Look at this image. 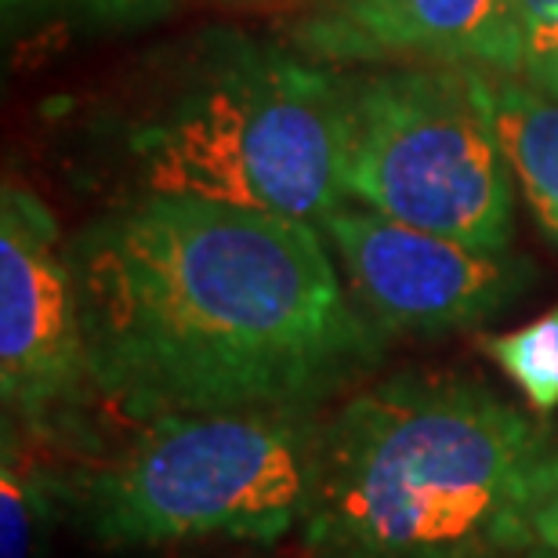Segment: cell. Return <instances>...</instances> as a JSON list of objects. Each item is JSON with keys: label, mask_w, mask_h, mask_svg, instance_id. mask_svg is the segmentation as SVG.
I'll list each match as a JSON object with an SVG mask.
<instances>
[{"label": "cell", "mask_w": 558, "mask_h": 558, "mask_svg": "<svg viewBox=\"0 0 558 558\" xmlns=\"http://www.w3.org/2000/svg\"><path fill=\"white\" fill-rule=\"evenodd\" d=\"M92 392L138 421L319 407L381 355L319 226L135 196L70 240Z\"/></svg>", "instance_id": "1"}, {"label": "cell", "mask_w": 558, "mask_h": 558, "mask_svg": "<svg viewBox=\"0 0 558 558\" xmlns=\"http://www.w3.org/2000/svg\"><path fill=\"white\" fill-rule=\"evenodd\" d=\"M558 442L461 374L371 385L323 424L301 541L316 558H508L537 544Z\"/></svg>", "instance_id": "2"}, {"label": "cell", "mask_w": 558, "mask_h": 558, "mask_svg": "<svg viewBox=\"0 0 558 558\" xmlns=\"http://www.w3.org/2000/svg\"><path fill=\"white\" fill-rule=\"evenodd\" d=\"M124 153L138 196L319 226L349 204V76L269 40L210 33L131 120Z\"/></svg>", "instance_id": "3"}, {"label": "cell", "mask_w": 558, "mask_h": 558, "mask_svg": "<svg viewBox=\"0 0 558 558\" xmlns=\"http://www.w3.org/2000/svg\"><path fill=\"white\" fill-rule=\"evenodd\" d=\"M316 407H243L167 414L87 483V522L109 544L254 541L301 530L316 486Z\"/></svg>", "instance_id": "4"}, {"label": "cell", "mask_w": 558, "mask_h": 558, "mask_svg": "<svg viewBox=\"0 0 558 558\" xmlns=\"http://www.w3.org/2000/svg\"><path fill=\"white\" fill-rule=\"evenodd\" d=\"M344 189L403 226L508 251L515 174L497 138L494 76L468 65L349 76Z\"/></svg>", "instance_id": "5"}, {"label": "cell", "mask_w": 558, "mask_h": 558, "mask_svg": "<svg viewBox=\"0 0 558 558\" xmlns=\"http://www.w3.org/2000/svg\"><path fill=\"white\" fill-rule=\"evenodd\" d=\"M92 392L70 240L29 189L0 193V399L4 417L54 428Z\"/></svg>", "instance_id": "6"}, {"label": "cell", "mask_w": 558, "mask_h": 558, "mask_svg": "<svg viewBox=\"0 0 558 558\" xmlns=\"http://www.w3.org/2000/svg\"><path fill=\"white\" fill-rule=\"evenodd\" d=\"M338 251L352 298L392 333H446L475 327L526 294L533 265L511 251L468 247L371 207L344 204L319 221Z\"/></svg>", "instance_id": "7"}, {"label": "cell", "mask_w": 558, "mask_h": 558, "mask_svg": "<svg viewBox=\"0 0 558 558\" xmlns=\"http://www.w3.org/2000/svg\"><path fill=\"white\" fill-rule=\"evenodd\" d=\"M294 44L327 65H468L519 76V0H323Z\"/></svg>", "instance_id": "8"}, {"label": "cell", "mask_w": 558, "mask_h": 558, "mask_svg": "<svg viewBox=\"0 0 558 558\" xmlns=\"http://www.w3.org/2000/svg\"><path fill=\"white\" fill-rule=\"evenodd\" d=\"M494 120L522 199L558 247V98L519 76H494Z\"/></svg>", "instance_id": "9"}, {"label": "cell", "mask_w": 558, "mask_h": 558, "mask_svg": "<svg viewBox=\"0 0 558 558\" xmlns=\"http://www.w3.org/2000/svg\"><path fill=\"white\" fill-rule=\"evenodd\" d=\"M51 428L4 417L0 453V558H37V544L51 519L59 478L44 439Z\"/></svg>", "instance_id": "10"}, {"label": "cell", "mask_w": 558, "mask_h": 558, "mask_svg": "<svg viewBox=\"0 0 558 558\" xmlns=\"http://www.w3.org/2000/svg\"><path fill=\"white\" fill-rule=\"evenodd\" d=\"M8 29L135 33L171 19L174 0H0Z\"/></svg>", "instance_id": "11"}, {"label": "cell", "mask_w": 558, "mask_h": 558, "mask_svg": "<svg viewBox=\"0 0 558 558\" xmlns=\"http://www.w3.org/2000/svg\"><path fill=\"white\" fill-rule=\"evenodd\" d=\"M483 352L519 388L530 410L541 417L558 410V305L526 327L483 338Z\"/></svg>", "instance_id": "12"}, {"label": "cell", "mask_w": 558, "mask_h": 558, "mask_svg": "<svg viewBox=\"0 0 558 558\" xmlns=\"http://www.w3.org/2000/svg\"><path fill=\"white\" fill-rule=\"evenodd\" d=\"M519 81L558 98V0H519Z\"/></svg>", "instance_id": "13"}, {"label": "cell", "mask_w": 558, "mask_h": 558, "mask_svg": "<svg viewBox=\"0 0 558 558\" xmlns=\"http://www.w3.org/2000/svg\"><path fill=\"white\" fill-rule=\"evenodd\" d=\"M533 533H537V544L558 551V483L551 486V494L544 497V505L537 508V519H533Z\"/></svg>", "instance_id": "14"}, {"label": "cell", "mask_w": 558, "mask_h": 558, "mask_svg": "<svg viewBox=\"0 0 558 558\" xmlns=\"http://www.w3.org/2000/svg\"><path fill=\"white\" fill-rule=\"evenodd\" d=\"M519 558H558V551L551 548H544V544H533V548H526Z\"/></svg>", "instance_id": "15"}, {"label": "cell", "mask_w": 558, "mask_h": 558, "mask_svg": "<svg viewBox=\"0 0 558 558\" xmlns=\"http://www.w3.org/2000/svg\"><path fill=\"white\" fill-rule=\"evenodd\" d=\"M229 4H243V0H229Z\"/></svg>", "instance_id": "16"}]
</instances>
